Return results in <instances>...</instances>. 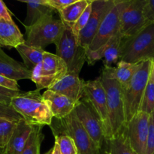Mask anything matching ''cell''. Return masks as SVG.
Listing matches in <instances>:
<instances>
[{
    "mask_svg": "<svg viewBox=\"0 0 154 154\" xmlns=\"http://www.w3.org/2000/svg\"><path fill=\"white\" fill-rule=\"evenodd\" d=\"M10 105L29 124L44 126L52 123L54 117L40 90L20 92L12 98Z\"/></svg>",
    "mask_w": 154,
    "mask_h": 154,
    "instance_id": "obj_1",
    "label": "cell"
},
{
    "mask_svg": "<svg viewBox=\"0 0 154 154\" xmlns=\"http://www.w3.org/2000/svg\"><path fill=\"white\" fill-rule=\"evenodd\" d=\"M154 59V23H150L134 35L123 38L120 61L139 63Z\"/></svg>",
    "mask_w": 154,
    "mask_h": 154,
    "instance_id": "obj_2",
    "label": "cell"
},
{
    "mask_svg": "<svg viewBox=\"0 0 154 154\" xmlns=\"http://www.w3.org/2000/svg\"><path fill=\"white\" fill-rule=\"evenodd\" d=\"M66 24L61 19L54 18L53 14L41 17L30 26H26V38L25 44L32 47L44 48L48 45H57L60 41Z\"/></svg>",
    "mask_w": 154,
    "mask_h": 154,
    "instance_id": "obj_3",
    "label": "cell"
},
{
    "mask_svg": "<svg viewBox=\"0 0 154 154\" xmlns=\"http://www.w3.org/2000/svg\"><path fill=\"white\" fill-rule=\"evenodd\" d=\"M150 67L151 60L142 62L129 84L122 87L126 124L139 112L144 91L150 80Z\"/></svg>",
    "mask_w": 154,
    "mask_h": 154,
    "instance_id": "obj_4",
    "label": "cell"
},
{
    "mask_svg": "<svg viewBox=\"0 0 154 154\" xmlns=\"http://www.w3.org/2000/svg\"><path fill=\"white\" fill-rule=\"evenodd\" d=\"M56 54L66 63L68 73L79 75L87 61L86 49L79 45L78 37L73 32L72 27L67 24L60 41L56 45Z\"/></svg>",
    "mask_w": 154,
    "mask_h": 154,
    "instance_id": "obj_5",
    "label": "cell"
},
{
    "mask_svg": "<svg viewBox=\"0 0 154 154\" xmlns=\"http://www.w3.org/2000/svg\"><path fill=\"white\" fill-rule=\"evenodd\" d=\"M67 73L66 63L57 54L45 51L42 61L32 70L31 81L36 90H48Z\"/></svg>",
    "mask_w": 154,
    "mask_h": 154,
    "instance_id": "obj_6",
    "label": "cell"
},
{
    "mask_svg": "<svg viewBox=\"0 0 154 154\" xmlns=\"http://www.w3.org/2000/svg\"><path fill=\"white\" fill-rule=\"evenodd\" d=\"M108 100L111 138L121 133L126 126L123 87L116 80L108 79L101 75Z\"/></svg>",
    "mask_w": 154,
    "mask_h": 154,
    "instance_id": "obj_7",
    "label": "cell"
},
{
    "mask_svg": "<svg viewBox=\"0 0 154 154\" xmlns=\"http://www.w3.org/2000/svg\"><path fill=\"white\" fill-rule=\"evenodd\" d=\"M58 120L61 134L68 135L73 139L78 154H102L100 149L80 123L75 110L67 117Z\"/></svg>",
    "mask_w": 154,
    "mask_h": 154,
    "instance_id": "obj_8",
    "label": "cell"
},
{
    "mask_svg": "<svg viewBox=\"0 0 154 154\" xmlns=\"http://www.w3.org/2000/svg\"><path fill=\"white\" fill-rule=\"evenodd\" d=\"M84 98L90 104L99 115L105 131V141L111 138V130L108 114V100L102 78L99 77L93 81H84Z\"/></svg>",
    "mask_w": 154,
    "mask_h": 154,
    "instance_id": "obj_9",
    "label": "cell"
},
{
    "mask_svg": "<svg viewBox=\"0 0 154 154\" xmlns=\"http://www.w3.org/2000/svg\"><path fill=\"white\" fill-rule=\"evenodd\" d=\"M75 111L80 123L102 150L105 143V131L99 115L85 98L78 102Z\"/></svg>",
    "mask_w": 154,
    "mask_h": 154,
    "instance_id": "obj_10",
    "label": "cell"
},
{
    "mask_svg": "<svg viewBox=\"0 0 154 154\" xmlns=\"http://www.w3.org/2000/svg\"><path fill=\"white\" fill-rule=\"evenodd\" d=\"M129 2L130 1L114 0V5L105 16L88 49L91 51L99 49L111 38L120 32V15Z\"/></svg>",
    "mask_w": 154,
    "mask_h": 154,
    "instance_id": "obj_11",
    "label": "cell"
},
{
    "mask_svg": "<svg viewBox=\"0 0 154 154\" xmlns=\"http://www.w3.org/2000/svg\"><path fill=\"white\" fill-rule=\"evenodd\" d=\"M146 0H131L122 11L120 33L124 38L131 37L141 31L148 23L144 16Z\"/></svg>",
    "mask_w": 154,
    "mask_h": 154,
    "instance_id": "obj_12",
    "label": "cell"
},
{
    "mask_svg": "<svg viewBox=\"0 0 154 154\" xmlns=\"http://www.w3.org/2000/svg\"><path fill=\"white\" fill-rule=\"evenodd\" d=\"M150 114L139 111L126 124L124 132L131 147L138 154H146Z\"/></svg>",
    "mask_w": 154,
    "mask_h": 154,
    "instance_id": "obj_13",
    "label": "cell"
},
{
    "mask_svg": "<svg viewBox=\"0 0 154 154\" xmlns=\"http://www.w3.org/2000/svg\"><path fill=\"white\" fill-rule=\"evenodd\" d=\"M114 0L98 1L92 3V12L86 26L79 33L78 43L85 49H87L94 39L102 21L107 14L114 5Z\"/></svg>",
    "mask_w": 154,
    "mask_h": 154,
    "instance_id": "obj_14",
    "label": "cell"
},
{
    "mask_svg": "<svg viewBox=\"0 0 154 154\" xmlns=\"http://www.w3.org/2000/svg\"><path fill=\"white\" fill-rule=\"evenodd\" d=\"M123 38L118 32L99 49L96 51L86 49L87 63L93 66L96 62L102 60L104 67H110L114 63L117 64L121 58V45Z\"/></svg>",
    "mask_w": 154,
    "mask_h": 154,
    "instance_id": "obj_15",
    "label": "cell"
},
{
    "mask_svg": "<svg viewBox=\"0 0 154 154\" xmlns=\"http://www.w3.org/2000/svg\"><path fill=\"white\" fill-rule=\"evenodd\" d=\"M84 81L80 79L79 75L67 73L48 90L67 96L78 104L84 96Z\"/></svg>",
    "mask_w": 154,
    "mask_h": 154,
    "instance_id": "obj_16",
    "label": "cell"
},
{
    "mask_svg": "<svg viewBox=\"0 0 154 154\" xmlns=\"http://www.w3.org/2000/svg\"><path fill=\"white\" fill-rule=\"evenodd\" d=\"M44 100L49 107L53 117L61 120L74 111L77 104L64 95L47 90L42 94Z\"/></svg>",
    "mask_w": 154,
    "mask_h": 154,
    "instance_id": "obj_17",
    "label": "cell"
},
{
    "mask_svg": "<svg viewBox=\"0 0 154 154\" xmlns=\"http://www.w3.org/2000/svg\"><path fill=\"white\" fill-rule=\"evenodd\" d=\"M0 75L16 81L31 80L32 71L7 55L0 48Z\"/></svg>",
    "mask_w": 154,
    "mask_h": 154,
    "instance_id": "obj_18",
    "label": "cell"
},
{
    "mask_svg": "<svg viewBox=\"0 0 154 154\" xmlns=\"http://www.w3.org/2000/svg\"><path fill=\"white\" fill-rule=\"evenodd\" d=\"M141 63L132 64L120 61L115 67H104L101 75L108 79L116 80L121 84L122 87H125L133 78L135 74L139 69Z\"/></svg>",
    "mask_w": 154,
    "mask_h": 154,
    "instance_id": "obj_19",
    "label": "cell"
},
{
    "mask_svg": "<svg viewBox=\"0 0 154 154\" xmlns=\"http://www.w3.org/2000/svg\"><path fill=\"white\" fill-rule=\"evenodd\" d=\"M33 127V125L28 123L23 119L20 120L7 147L5 148L4 154L22 153L31 135Z\"/></svg>",
    "mask_w": 154,
    "mask_h": 154,
    "instance_id": "obj_20",
    "label": "cell"
},
{
    "mask_svg": "<svg viewBox=\"0 0 154 154\" xmlns=\"http://www.w3.org/2000/svg\"><path fill=\"white\" fill-rule=\"evenodd\" d=\"M23 35L12 19L0 18V48H14L25 43Z\"/></svg>",
    "mask_w": 154,
    "mask_h": 154,
    "instance_id": "obj_21",
    "label": "cell"
},
{
    "mask_svg": "<svg viewBox=\"0 0 154 154\" xmlns=\"http://www.w3.org/2000/svg\"><path fill=\"white\" fill-rule=\"evenodd\" d=\"M16 50L22 57L26 67L31 71L42 61L45 52L42 48L29 46L25 43L17 47Z\"/></svg>",
    "mask_w": 154,
    "mask_h": 154,
    "instance_id": "obj_22",
    "label": "cell"
},
{
    "mask_svg": "<svg viewBox=\"0 0 154 154\" xmlns=\"http://www.w3.org/2000/svg\"><path fill=\"white\" fill-rule=\"evenodd\" d=\"M89 4L87 0H79L60 11L59 13L63 22L72 27Z\"/></svg>",
    "mask_w": 154,
    "mask_h": 154,
    "instance_id": "obj_23",
    "label": "cell"
},
{
    "mask_svg": "<svg viewBox=\"0 0 154 154\" xmlns=\"http://www.w3.org/2000/svg\"><path fill=\"white\" fill-rule=\"evenodd\" d=\"M54 9L45 3L32 2L27 3V14L24 21V26H30L46 14H53Z\"/></svg>",
    "mask_w": 154,
    "mask_h": 154,
    "instance_id": "obj_24",
    "label": "cell"
},
{
    "mask_svg": "<svg viewBox=\"0 0 154 154\" xmlns=\"http://www.w3.org/2000/svg\"><path fill=\"white\" fill-rule=\"evenodd\" d=\"M110 154H138L131 147L124 130L114 138L105 141Z\"/></svg>",
    "mask_w": 154,
    "mask_h": 154,
    "instance_id": "obj_25",
    "label": "cell"
},
{
    "mask_svg": "<svg viewBox=\"0 0 154 154\" xmlns=\"http://www.w3.org/2000/svg\"><path fill=\"white\" fill-rule=\"evenodd\" d=\"M42 127L43 126H34L26 145L21 154H40L41 145L44 138Z\"/></svg>",
    "mask_w": 154,
    "mask_h": 154,
    "instance_id": "obj_26",
    "label": "cell"
},
{
    "mask_svg": "<svg viewBox=\"0 0 154 154\" xmlns=\"http://www.w3.org/2000/svg\"><path fill=\"white\" fill-rule=\"evenodd\" d=\"M18 122L7 118H0V148L5 150L14 132Z\"/></svg>",
    "mask_w": 154,
    "mask_h": 154,
    "instance_id": "obj_27",
    "label": "cell"
},
{
    "mask_svg": "<svg viewBox=\"0 0 154 154\" xmlns=\"http://www.w3.org/2000/svg\"><path fill=\"white\" fill-rule=\"evenodd\" d=\"M151 114L154 113V82L149 80L141 101L140 111Z\"/></svg>",
    "mask_w": 154,
    "mask_h": 154,
    "instance_id": "obj_28",
    "label": "cell"
},
{
    "mask_svg": "<svg viewBox=\"0 0 154 154\" xmlns=\"http://www.w3.org/2000/svg\"><path fill=\"white\" fill-rule=\"evenodd\" d=\"M55 141L58 143L61 154H78L76 146L73 139L66 134L54 133Z\"/></svg>",
    "mask_w": 154,
    "mask_h": 154,
    "instance_id": "obj_29",
    "label": "cell"
},
{
    "mask_svg": "<svg viewBox=\"0 0 154 154\" xmlns=\"http://www.w3.org/2000/svg\"><path fill=\"white\" fill-rule=\"evenodd\" d=\"M92 12V3H90L88 5V6L87 7V8L84 10V11L83 12L82 14L80 16V17L78 18V20L75 23L73 26H72V29L73 32L75 33V35L77 37H78V35L81 32V30L86 26V25L88 23L89 19H90V14H91Z\"/></svg>",
    "mask_w": 154,
    "mask_h": 154,
    "instance_id": "obj_30",
    "label": "cell"
},
{
    "mask_svg": "<svg viewBox=\"0 0 154 154\" xmlns=\"http://www.w3.org/2000/svg\"><path fill=\"white\" fill-rule=\"evenodd\" d=\"M0 118H7L9 120L20 121L23 120L22 116L18 114L11 105L0 102Z\"/></svg>",
    "mask_w": 154,
    "mask_h": 154,
    "instance_id": "obj_31",
    "label": "cell"
},
{
    "mask_svg": "<svg viewBox=\"0 0 154 154\" xmlns=\"http://www.w3.org/2000/svg\"><path fill=\"white\" fill-rule=\"evenodd\" d=\"M154 152V113L150 114L148 136H147L146 154H152Z\"/></svg>",
    "mask_w": 154,
    "mask_h": 154,
    "instance_id": "obj_32",
    "label": "cell"
},
{
    "mask_svg": "<svg viewBox=\"0 0 154 154\" xmlns=\"http://www.w3.org/2000/svg\"><path fill=\"white\" fill-rule=\"evenodd\" d=\"M44 1L47 5L52 8L54 10L60 11L67 6L70 5L79 0H44Z\"/></svg>",
    "mask_w": 154,
    "mask_h": 154,
    "instance_id": "obj_33",
    "label": "cell"
},
{
    "mask_svg": "<svg viewBox=\"0 0 154 154\" xmlns=\"http://www.w3.org/2000/svg\"><path fill=\"white\" fill-rule=\"evenodd\" d=\"M21 91H14L0 86V102L10 105L11 101L14 96L19 94Z\"/></svg>",
    "mask_w": 154,
    "mask_h": 154,
    "instance_id": "obj_34",
    "label": "cell"
},
{
    "mask_svg": "<svg viewBox=\"0 0 154 154\" xmlns=\"http://www.w3.org/2000/svg\"><path fill=\"white\" fill-rule=\"evenodd\" d=\"M0 86L5 88L9 89V90H14V91H20L17 81L9 79L1 75H0Z\"/></svg>",
    "mask_w": 154,
    "mask_h": 154,
    "instance_id": "obj_35",
    "label": "cell"
},
{
    "mask_svg": "<svg viewBox=\"0 0 154 154\" xmlns=\"http://www.w3.org/2000/svg\"><path fill=\"white\" fill-rule=\"evenodd\" d=\"M144 12L147 22L154 23V0H146Z\"/></svg>",
    "mask_w": 154,
    "mask_h": 154,
    "instance_id": "obj_36",
    "label": "cell"
},
{
    "mask_svg": "<svg viewBox=\"0 0 154 154\" xmlns=\"http://www.w3.org/2000/svg\"><path fill=\"white\" fill-rule=\"evenodd\" d=\"M5 17L8 19H12L11 17L9 11L8 10L7 7L5 6L2 0H0V18Z\"/></svg>",
    "mask_w": 154,
    "mask_h": 154,
    "instance_id": "obj_37",
    "label": "cell"
},
{
    "mask_svg": "<svg viewBox=\"0 0 154 154\" xmlns=\"http://www.w3.org/2000/svg\"><path fill=\"white\" fill-rule=\"evenodd\" d=\"M47 154H61L60 153V147H59L58 145V143L55 141L54 142V145L53 147V148L50 150Z\"/></svg>",
    "mask_w": 154,
    "mask_h": 154,
    "instance_id": "obj_38",
    "label": "cell"
},
{
    "mask_svg": "<svg viewBox=\"0 0 154 154\" xmlns=\"http://www.w3.org/2000/svg\"><path fill=\"white\" fill-rule=\"evenodd\" d=\"M150 79L154 82V59L151 60V67H150Z\"/></svg>",
    "mask_w": 154,
    "mask_h": 154,
    "instance_id": "obj_39",
    "label": "cell"
},
{
    "mask_svg": "<svg viewBox=\"0 0 154 154\" xmlns=\"http://www.w3.org/2000/svg\"><path fill=\"white\" fill-rule=\"evenodd\" d=\"M17 1L22 2H26V4L27 3L32 2H41L45 3V1H44V0H17Z\"/></svg>",
    "mask_w": 154,
    "mask_h": 154,
    "instance_id": "obj_40",
    "label": "cell"
},
{
    "mask_svg": "<svg viewBox=\"0 0 154 154\" xmlns=\"http://www.w3.org/2000/svg\"><path fill=\"white\" fill-rule=\"evenodd\" d=\"M98 1H109V0H87L89 3H93L95 2H98Z\"/></svg>",
    "mask_w": 154,
    "mask_h": 154,
    "instance_id": "obj_41",
    "label": "cell"
},
{
    "mask_svg": "<svg viewBox=\"0 0 154 154\" xmlns=\"http://www.w3.org/2000/svg\"><path fill=\"white\" fill-rule=\"evenodd\" d=\"M0 154H4V150L0 148Z\"/></svg>",
    "mask_w": 154,
    "mask_h": 154,
    "instance_id": "obj_42",
    "label": "cell"
},
{
    "mask_svg": "<svg viewBox=\"0 0 154 154\" xmlns=\"http://www.w3.org/2000/svg\"><path fill=\"white\" fill-rule=\"evenodd\" d=\"M102 154H110L109 153H108V151H107V150H105V151L103 152V153H102Z\"/></svg>",
    "mask_w": 154,
    "mask_h": 154,
    "instance_id": "obj_43",
    "label": "cell"
},
{
    "mask_svg": "<svg viewBox=\"0 0 154 154\" xmlns=\"http://www.w3.org/2000/svg\"><path fill=\"white\" fill-rule=\"evenodd\" d=\"M120 1H131V0H120Z\"/></svg>",
    "mask_w": 154,
    "mask_h": 154,
    "instance_id": "obj_44",
    "label": "cell"
},
{
    "mask_svg": "<svg viewBox=\"0 0 154 154\" xmlns=\"http://www.w3.org/2000/svg\"><path fill=\"white\" fill-rule=\"evenodd\" d=\"M152 154H154V152H153V153H152Z\"/></svg>",
    "mask_w": 154,
    "mask_h": 154,
    "instance_id": "obj_45",
    "label": "cell"
}]
</instances>
